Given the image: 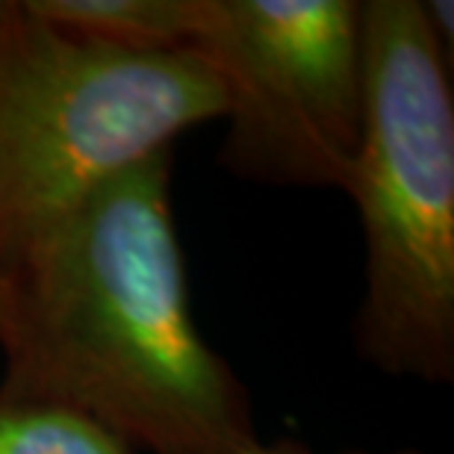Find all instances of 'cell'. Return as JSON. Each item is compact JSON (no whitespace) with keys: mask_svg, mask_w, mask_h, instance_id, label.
<instances>
[{"mask_svg":"<svg viewBox=\"0 0 454 454\" xmlns=\"http://www.w3.org/2000/svg\"><path fill=\"white\" fill-rule=\"evenodd\" d=\"M15 295L0 389L74 407L148 454H239L260 442L248 389L189 307L171 151L98 186Z\"/></svg>","mask_w":454,"mask_h":454,"instance_id":"6da1fadb","label":"cell"},{"mask_svg":"<svg viewBox=\"0 0 454 454\" xmlns=\"http://www.w3.org/2000/svg\"><path fill=\"white\" fill-rule=\"evenodd\" d=\"M363 136L342 192L366 239L354 322L363 360L393 378L454 380L451 51L419 0L363 4Z\"/></svg>","mask_w":454,"mask_h":454,"instance_id":"7a4b0ae2","label":"cell"},{"mask_svg":"<svg viewBox=\"0 0 454 454\" xmlns=\"http://www.w3.org/2000/svg\"><path fill=\"white\" fill-rule=\"evenodd\" d=\"M219 74L195 51L139 53L59 30L0 0V271L27 275L89 195L204 121Z\"/></svg>","mask_w":454,"mask_h":454,"instance_id":"3957f363","label":"cell"},{"mask_svg":"<svg viewBox=\"0 0 454 454\" xmlns=\"http://www.w3.org/2000/svg\"><path fill=\"white\" fill-rule=\"evenodd\" d=\"M189 51L222 80L233 177L345 189L363 136V4L201 0Z\"/></svg>","mask_w":454,"mask_h":454,"instance_id":"277c9868","label":"cell"},{"mask_svg":"<svg viewBox=\"0 0 454 454\" xmlns=\"http://www.w3.org/2000/svg\"><path fill=\"white\" fill-rule=\"evenodd\" d=\"M44 21L121 51H189L201 0H30Z\"/></svg>","mask_w":454,"mask_h":454,"instance_id":"5b68a950","label":"cell"},{"mask_svg":"<svg viewBox=\"0 0 454 454\" xmlns=\"http://www.w3.org/2000/svg\"><path fill=\"white\" fill-rule=\"evenodd\" d=\"M0 454H136V449L74 407L0 389Z\"/></svg>","mask_w":454,"mask_h":454,"instance_id":"8992f818","label":"cell"},{"mask_svg":"<svg viewBox=\"0 0 454 454\" xmlns=\"http://www.w3.org/2000/svg\"><path fill=\"white\" fill-rule=\"evenodd\" d=\"M18 337V295L9 278L0 271V348H9Z\"/></svg>","mask_w":454,"mask_h":454,"instance_id":"52a82bcc","label":"cell"},{"mask_svg":"<svg viewBox=\"0 0 454 454\" xmlns=\"http://www.w3.org/2000/svg\"><path fill=\"white\" fill-rule=\"evenodd\" d=\"M239 454H316V451H310L295 440H284V442H254L251 449H245ZM340 454H425V451L398 449V451H340Z\"/></svg>","mask_w":454,"mask_h":454,"instance_id":"ba28073f","label":"cell"}]
</instances>
